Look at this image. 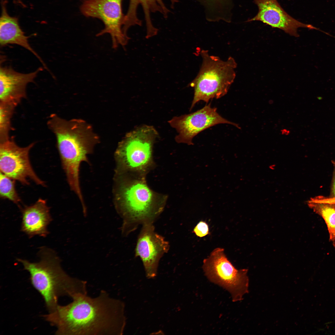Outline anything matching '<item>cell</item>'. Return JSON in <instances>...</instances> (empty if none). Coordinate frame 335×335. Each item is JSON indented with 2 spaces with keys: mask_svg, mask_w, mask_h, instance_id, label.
<instances>
[{
  "mask_svg": "<svg viewBox=\"0 0 335 335\" xmlns=\"http://www.w3.org/2000/svg\"><path fill=\"white\" fill-rule=\"evenodd\" d=\"M310 208L324 219L329 234V240L335 247V204L307 201Z\"/></svg>",
  "mask_w": 335,
  "mask_h": 335,
  "instance_id": "e0dca14e",
  "label": "cell"
},
{
  "mask_svg": "<svg viewBox=\"0 0 335 335\" xmlns=\"http://www.w3.org/2000/svg\"><path fill=\"white\" fill-rule=\"evenodd\" d=\"M34 144L20 147L12 140L0 142V172L23 185H29L30 179L38 185L45 186V182L36 175L29 160V152Z\"/></svg>",
  "mask_w": 335,
  "mask_h": 335,
  "instance_id": "9c48e42d",
  "label": "cell"
},
{
  "mask_svg": "<svg viewBox=\"0 0 335 335\" xmlns=\"http://www.w3.org/2000/svg\"><path fill=\"white\" fill-rule=\"evenodd\" d=\"M47 125L56 136L68 183L72 185L78 184L80 165L87 161V154L96 141V136L84 122L66 120L56 114L50 115Z\"/></svg>",
  "mask_w": 335,
  "mask_h": 335,
  "instance_id": "3957f363",
  "label": "cell"
},
{
  "mask_svg": "<svg viewBox=\"0 0 335 335\" xmlns=\"http://www.w3.org/2000/svg\"><path fill=\"white\" fill-rule=\"evenodd\" d=\"M123 0H83L80 7L82 14L87 17L100 20L104 28L97 34L100 36L106 34L111 37L112 47H123L129 39L123 31L125 15L123 13Z\"/></svg>",
  "mask_w": 335,
  "mask_h": 335,
  "instance_id": "ba28073f",
  "label": "cell"
},
{
  "mask_svg": "<svg viewBox=\"0 0 335 335\" xmlns=\"http://www.w3.org/2000/svg\"><path fill=\"white\" fill-rule=\"evenodd\" d=\"M38 256L40 260L37 262L19 258L17 261L29 273L31 283L42 296L49 313L56 310L60 297L73 299L79 294H87L86 281L68 275L62 268L60 260L54 251L42 247Z\"/></svg>",
  "mask_w": 335,
  "mask_h": 335,
  "instance_id": "7a4b0ae2",
  "label": "cell"
},
{
  "mask_svg": "<svg viewBox=\"0 0 335 335\" xmlns=\"http://www.w3.org/2000/svg\"><path fill=\"white\" fill-rule=\"evenodd\" d=\"M193 232L197 236L202 238L210 234L209 226L205 221H200L194 228Z\"/></svg>",
  "mask_w": 335,
  "mask_h": 335,
  "instance_id": "ffe728a7",
  "label": "cell"
},
{
  "mask_svg": "<svg viewBox=\"0 0 335 335\" xmlns=\"http://www.w3.org/2000/svg\"><path fill=\"white\" fill-rule=\"evenodd\" d=\"M42 70L39 67L31 73L17 72L11 67L0 68V102L16 107L26 97L27 84L34 81L38 74Z\"/></svg>",
  "mask_w": 335,
  "mask_h": 335,
  "instance_id": "4fadbf2b",
  "label": "cell"
},
{
  "mask_svg": "<svg viewBox=\"0 0 335 335\" xmlns=\"http://www.w3.org/2000/svg\"><path fill=\"white\" fill-rule=\"evenodd\" d=\"M21 231L29 238L45 237L49 233L47 227L52 221L50 208L45 200L39 199L34 204L21 209Z\"/></svg>",
  "mask_w": 335,
  "mask_h": 335,
  "instance_id": "5bb4252c",
  "label": "cell"
},
{
  "mask_svg": "<svg viewBox=\"0 0 335 335\" xmlns=\"http://www.w3.org/2000/svg\"><path fill=\"white\" fill-rule=\"evenodd\" d=\"M15 180L0 173V196L19 205L21 199L15 189Z\"/></svg>",
  "mask_w": 335,
  "mask_h": 335,
  "instance_id": "ac0fdd59",
  "label": "cell"
},
{
  "mask_svg": "<svg viewBox=\"0 0 335 335\" xmlns=\"http://www.w3.org/2000/svg\"><path fill=\"white\" fill-rule=\"evenodd\" d=\"M202 63L199 71L189 85L194 89V96L190 110L202 100L207 103L213 98L219 99L227 93L235 79L237 64L230 57L226 61L210 55L202 50Z\"/></svg>",
  "mask_w": 335,
  "mask_h": 335,
  "instance_id": "5b68a950",
  "label": "cell"
},
{
  "mask_svg": "<svg viewBox=\"0 0 335 335\" xmlns=\"http://www.w3.org/2000/svg\"><path fill=\"white\" fill-rule=\"evenodd\" d=\"M203 6L206 17L209 21L220 20L227 22L231 20L232 0H195Z\"/></svg>",
  "mask_w": 335,
  "mask_h": 335,
  "instance_id": "2e32d148",
  "label": "cell"
},
{
  "mask_svg": "<svg viewBox=\"0 0 335 335\" xmlns=\"http://www.w3.org/2000/svg\"><path fill=\"white\" fill-rule=\"evenodd\" d=\"M157 132L154 127L144 125L127 133L119 144L117 154L123 167L144 174L152 164V149Z\"/></svg>",
  "mask_w": 335,
  "mask_h": 335,
  "instance_id": "52a82bcc",
  "label": "cell"
},
{
  "mask_svg": "<svg viewBox=\"0 0 335 335\" xmlns=\"http://www.w3.org/2000/svg\"><path fill=\"white\" fill-rule=\"evenodd\" d=\"M137 240L135 256L141 259L148 279L155 277L160 259L168 252V242L154 231L153 223L143 225Z\"/></svg>",
  "mask_w": 335,
  "mask_h": 335,
  "instance_id": "8fae6325",
  "label": "cell"
},
{
  "mask_svg": "<svg viewBox=\"0 0 335 335\" xmlns=\"http://www.w3.org/2000/svg\"><path fill=\"white\" fill-rule=\"evenodd\" d=\"M14 1L15 2L21 5L23 7L25 6V5L23 3L21 0H14Z\"/></svg>",
  "mask_w": 335,
  "mask_h": 335,
  "instance_id": "603a6c76",
  "label": "cell"
},
{
  "mask_svg": "<svg viewBox=\"0 0 335 335\" xmlns=\"http://www.w3.org/2000/svg\"><path fill=\"white\" fill-rule=\"evenodd\" d=\"M258 8L256 15L246 22L261 21L273 28L282 30L291 36L298 37V28H305L322 32L312 25L303 23L286 12L277 0H253Z\"/></svg>",
  "mask_w": 335,
  "mask_h": 335,
  "instance_id": "7c38bea8",
  "label": "cell"
},
{
  "mask_svg": "<svg viewBox=\"0 0 335 335\" xmlns=\"http://www.w3.org/2000/svg\"><path fill=\"white\" fill-rule=\"evenodd\" d=\"M142 174L137 173L121 188L117 208L123 219L121 231L124 236L140 225L153 223L164 207L165 199L149 188Z\"/></svg>",
  "mask_w": 335,
  "mask_h": 335,
  "instance_id": "277c9868",
  "label": "cell"
},
{
  "mask_svg": "<svg viewBox=\"0 0 335 335\" xmlns=\"http://www.w3.org/2000/svg\"><path fill=\"white\" fill-rule=\"evenodd\" d=\"M333 165V171L331 189L330 194L329 197H335V161L332 162Z\"/></svg>",
  "mask_w": 335,
  "mask_h": 335,
  "instance_id": "44dd1931",
  "label": "cell"
},
{
  "mask_svg": "<svg viewBox=\"0 0 335 335\" xmlns=\"http://www.w3.org/2000/svg\"><path fill=\"white\" fill-rule=\"evenodd\" d=\"M15 107L0 102V142L9 139L11 129V120Z\"/></svg>",
  "mask_w": 335,
  "mask_h": 335,
  "instance_id": "d6986e66",
  "label": "cell"
},
{
  "mask_svg": "<svg viewBox=\"0 0 335 335\" xmlns=\"http://www.w3.org/2000/svg\"><path fill=\"white\" fill-rule=\"evenodd\" d=\"M281 134L282 135L288 136L290 133V130L287 129H283L281 130Z\"/></svg>",
  "mask_w": 335,
  "mask_h": 335,
  "instance_id": "7402d4cb",
  "label": "cell"
},
{
  "mask_svg": "<svg viewBox=\"0 0 335 335\" xmlns=\"http://www.w3.org/2000/svg\"><path fill=\"white\" fill-rule=\"evenodd\" d=\"M6 1L2 3V13L0 19V45L3 47L8 44H15L28 50L35 55L45 68H48L41 58L31 47L29 43V37L25 35L19 24L18 18L11 17L7 12ZM48 70V69H47Z\"/></svg>",
  "mask_w": 335,
  "mask_h": 335,
  "instance_id": "9a60e30c",
  "label": "cell"
},
{
  "mask_svg": "<svg viewBox=\"0 0 335 335\" xmlns=\"http://www.w3.org/2000/svg\"><path fill=\"white\" fill-rule=\"evenodd\" d=\"M168 122L178 133L176 141L188 145H193L192 140L199 133L218 124L227 123L240 128L238 124L221 116L216 108L211 107L210 103L194 112L174 117Z\"/></svg>",
  "mask_w": 335,
  "mask_h": 335,
  "instance_id": "30bf717a",
  "label": "cell"
},
{
  "mask_svg": "<svg viewBox=\"0 0 335 335\" xmlns=\"http://www.w3.org/2000/svg\"><path fill=\"white\" fill-rule=\"evenodd\" d=\"M205 275L212 283L223 288L230 294L233 302L241 300L248 292L247 269L237 270L228 259L224 249L217 248L203 261Z\"/></svg>",
  "mask_w": 335,
  "mask_h": 335,
  "instance_id": "8992f818",
  "label": "cell"
},
{
  "mask_svg": "<svg viewBox=\"0 0 335 335\" xmlns=\"http://www.w3.org/2000/svg\"><path fill=\"white\" fill-rule=\"evenodd\" d=\"M44 315L59 335H121L126 323L124 303L104 290L95 297L81 294Z\"/></svg>",
  "mask_w": 335,
  "mask_h": 335,
  "instance_id": "6da1fadb",
  "label": "cell"
}]
</instances>
